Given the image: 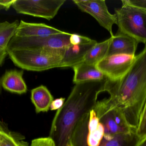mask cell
Wrapping results in <instances>:
<instances>
[{"label": "cell", "mask_w": 146, "mask_h": 146, "mask_svg": "<svg viewBox=\"0 0 146 146\" xmlns=\"http://www.w3.org/2000/svg\"><path fill=\"white\" fill-rule=\"evenodd\" d=\"M107 79L75 84L62 107L57 111L48 137L55 146H67L81 118L93 109L98 96L105 92Z\"/></svg>", "instance_id": "obj_1"}, {"label": "cell", "mask_w": 146, "mask_h": 146, "mask_svg": "<svg viewBox=\"0 0 146 146\" xmlns=\"http://www.w3.org/2000/svg\"><path fill=\"white\" fill-rule=\"evenodd\" d=\"M132 68L123 79L115 82L107 79L105 92L108 99L123 112L129 125L136 130L146 102V44Z\"/></svg>", "instance_id": "obj_2"}, {"label": "cell", "mask_w": 146, "mask_h": 146, "mask_svg": "<svg viewBox=\"0 0 146 146\" xmlns=\"http://www.w3.org/2000/svg\"><path fill=\"white\" fill-rule=\"evenodd\" d=\"M64 49L8 51V55L17 67L28 71H44L59 67Z\"/></svg>", "instance_id": "obj_3"}, {"label": "cell", "mask_w": 146, "mask_h": 146, "mask_svg": "<svg viewBox=\"0 0 146 146\" xmlns=\"http://www.w3.org/2000/svg\"><path fill=\"white\" fill-rule=\"evenodd\" d=\"M115 9L118 29L116 33L126 34L139 43L146 44V11L132 6L126 0Z\"/></svg>", "instance_id": "obj_4"}, {"label": "cell", "mask_w": 146, "mask_h": 146, "mask_svg": "<svg viewBox=\"0 0 146 146\" xmlns=\"http://www.w3.org/2000/svg\"><path fill=\"white\" fill-rule=\"evenodd\" d=\"M93 110L104 127L105 139L136 131L129 125L122 111L112 105L108 99L97 101Z\"/></svg>", "instance_id": "obj_5"}, {"label": "cell", "mask_w": 146, "mask_h": 146, "mask_svg": "<svg viewBox=\"0 0 146 146\" xmlns=\"http://www.w3.org/2000/svg\"><path fill=\"white\" fill-rule=\"evenodd\" d=\"M72 33H62L43 37H20L15 35L10 40L7 51L16 49L43 50L64 49L70 45Z\"/></svg>", "instance_id": "obj_6"}, {"label": "cell", "mask_w": 146, "mask_h": 146, "mask_svg": "<svg viewBox=\"0 0 146 146\" xmlns=\"http://www.w3.org/2000/svg\"><path fill=\"white\" fill-rule=\"evenodd\" d=\"M66 0H15L13 7L18 13L50 21L57 15Z\"/></svg>", "instance_id": "obj_7"}, {"label": "cell", "mask_w": 146, "mask_h": 146, "mask_svg": "<svg viewBox=\"0 0 146 146\" xmlns=\"http://www.w3.org/2000/svg\"><path fill=\"white\" fill-rule=\"evenodd\" d=\"M135 59V55H111L105 57L96 66L109 81L115 82L121 79L129 73Z\"/></svg>", "instance_id": "obj_8"}, {"label": "cell", "mask_w": 146, "mask_h": 146, "mask_svg": "<svg viewBox=\"0 0 146 146\" xmlns=\"http://www.w3.org/2000/svg\"><path fill=\"white\" fill-rule=\"evenodd\" d=\"M73 2L82 12L93 17L111 37L114 36L112 26L117 24L116 15L110 13L105 0H74Z\"/></svg>", "instance_id": "obj_9"}, {"label": "cell", "mask_w": 146, "mask_h": 146, "mask_svg": "<svg viewBox=\"0 0 146 146\" xmlns=\"http://www.w3.org/2000/svg\"><path fill=\"white\" fill-rule=\"evenodd\" d=\"M96 40L76 45H70L66 47L59 67H72L84 61L88 51L97 43Z\"/></svg>", "instance_id": "obj_10"}, {"label": "cell", "mask_w": 146, "mask_h": 146, "mask_svg": "<svg viewBox=\"0 0 146 146\" xmlns=\"http://www.w3.org/2000/svg\"><path fill=\"white\" fill-rule=\"evenodd\" d=\"M64 32L44 23H29L21 20L15 35L20 37H43L62 33Z\"/></svg>", "instance_id": "obj_11"}, {"label": "cell", "mask_w": 146, "mask_h": 146, "mask_svg": "<svg viewBox=\"0 0 146 146\" xmlns=\"http://www.w3.org/2000/svg\"><path fill=\"white\" fill-rule=\"evenodd\" d=\"M74 84L90 81H98L107 79L104 75L98 68L97 66L83 61L73 67Z\"/></svg>", "instance_id": "obj_12"}, {"label": "cell", "mask_w": 146, "mask_h": 146, "mask_svg": "<svg viewBox=\"0 0 146 146\" xmlns=\"http://www.w3.org/2000/svg\"><path fill=\"white\" fill-rule=\"evenodd\" d=\"M139 43L126 34L116 33L113 37L107 56L122 54L135 55Z\"/></svg>", "instance_id": "obj_13"}, {"label": "cell", "mask_w": 146, "mask_h": 146, "mask_svg": "<svg viewBox=\"0 0 146 146\" xmlns=\"http://www.w3.org/2000/svg\"><path fill=\"white\" fill-rule=\"evenodd\" d=\"M23 70H7L1 78V84L5 90L22 94L27 91V87L23 78Z\"/></svg>", "instance_id": "obj_14"}, {"label": "cell", "mask_w": 146, "mask_h": 146, "mask_svg": "<svg viewBox=\"0 0 146 146\" xmlns=\"http://www.w3.org/2000/svg\"><path fill=\"white\" fill-rule=\"evenodd\" d=\"M31 99L37 114L49 110L54 97L46 87L41 85L31 91Z\"/></svg>", "instance_id": "obj_15"}, {"label": "cell", "mask_w": 146, "mask_h": 146, "mask_svg": "<svg viewBox=\"0 0 146 146\" xmlns=\"http://www.w3.org/2000/svg\"><path fill=\"white\" fill-rule=\"evenodd\" d=\"M0 146H31L25 137L9 129L7 123L0 119Z\"/></svg>", "instance_id": "obj_16"}, {"label": "cell", "mask_w": 146, "mask_h": 146, "mask_svg": "<svg viewBox=\"0 0 146 146\" xmlns=\"http://www.w3.org/2000/svg\"><path fill=\"white\" fill-rule=\"evenodd\" d=\"M104 135V129L95 111L89 112L87 142L88 146H99Z\"/></svg>", "instance_id": "obj_17"}, {"label": "cell", "mask_w": 146, "mask_h": 146, "mask_svg": "<svg viewBox=\"0 0 146 146\" xmlns=\"http://www.w3.org/2000/svg\"><path fill=\"white\" fill-rule=\"evenodd\" d=\"M143 140L138 136L136 131L128 134H121L111 138H103L99 146H138Z\"/></svg>", "instance_id": "obj_18"}, {"label": "cell", "mask_w": 146, "mask_h": 146, "mask_svg": "<svg viewBox=\"0 0 146 146\" xmlns=\"http://www.w3.org/2000/svg\"><path fill=\"white\" fill-rule=\"evenodd\" d=\"M113 37H111L110 38L101 43H97L88 51L83 61L89 64L97 65L107 56Z\"/></svg>", "instance_id": "obj_19"}, {"label": "cell", "mask_w": 146, "mask_h": 146, "mask_svg": "<svg viewBox=\"0 0 146 146\" xmlns=\"http://www.w3.org/2000/svg\"><path fill=\"white\" fill-rule=\"evenodd\" d=\"M19 24L18 20L11 23L0 22V49L7 50L9 42L15 35Z\"/></svg>", "instance_id": "obj_20"}, {"label": "cell", "mask_w": 146, "mask_h": 146, "mask_svg": "<svg viewBox=\"0 0 146 146\" xmlns=\"http://www.w3.org/2000/svg\"><path fill=\"white\" fill-rule=\"evenodd\" d=\"M138 136L142 140L146 138V102L140 118L139 126L136 130Z\"/></svg>", "instance_id": "obj_21"}, {"label": "cell", "mask_w": 146, "mask_h": 146, "mask_svg": "<svg viewBox=\"0 0 146 146\" xmlns=\"http://www.w3.org/2000/svg\"><path fill=\"white\" fill-rule=\"evenodd\" d=\"M31 146H55L53 140L48 137L34 139L32 141Z\"/></svg>", "instance_id": "obj_22"}, {"label": "cell", "mask_w": 146, "mask_h": 146, "mask_svg": "<svg viewBox=\"0 0 146 146\" xmlns=\"http://www.w3.org/2000/svg\"><path fill=\"white\" fill-rule=\"evenodd\" d=\"M92 39L85 36L72 33L69 39L70 44L73 45L81 44L91 42Z\"/></svg>", "instance_id": "obj_23"}, {"label": "cell", "mask_w": 146, "mask_h": 146, "mask_svg": "<svg viewBox=\"0 0 146 146\" xmlns=\"http://www.w3.org/2000/svg\"><path fill=\"white\" fill-rule=\"evenodd\" d=\"M66 102L65 98L56 99L53 101L50 105V109L51 111L58 110L61 108Z\"/></svg>", "instance_id": "obj_24"}, {"label": "cell", "mask_w": 146, "mask_h": 146, "mask_svg": "<svg viewBox=\"0 0 146 146\" xmlns=\"http://www.w3.org/2000/svg\"><path fill=\"white\" fill-rule=\"evenodd\" d=\"M129 4L146 11V0H126Z\"/></svg>", "instance_id": "obj_25"}, {"label": "cell", "mask_w": 146, "mask_h": 146, "mask_svg": "<svg viewBox=\"0 0 146 146\" xmlns=\"http://www.w3.org/2000/svg\"><path fill=\"white\" fill-rule=\"evenodd\" d=\"M15 0H6V1H0V8L1 9H4L7 10L11 6H13Z\"/></svg>", "instance_id": "obj_26"}, {"label": "cell", "mask_w": 146, "mask_h": 146, "mask_svg": "<svg viewBox=\"0 0 146 146\" xmlns=\"http://www.w3.org/2000/svg\"><path fill=\"white\" fill-rule=\"evenodd\" d=\"M7 55L8 53L7 50L0 49V61L3 62Z\"/></svg>", "instance_id": "obj_27"}, {"label": "cell", "mask_w": 146, "mask_h": 146, "mask_svg": "<svg viewBox=\"0 0 146 146\" xmlns=\"http://www.w3.org/2000/svg\"><path fill=\"white\" fill-rule=\"evenodd\" d=\"M138 146H146V138Z\"/></svg>", "instance_id": "obj_28"}, {"label": "cell", "mask_w": 146, "mask_h": 146, "mask_svg": "<svg viewBox=\"0 0 146 146\" xmlns=\"http://www.w3.org/2000/svg\"><path fill=\"white\" fill-rule=\"evenodd\" d=\"M67 146H73V144H72V141H71L69 142V143H68V145H67Z\"/></svg>", "instance_id": "obj_29"}, {"label": "cell", "mask_w": 146, "mask_h": 146, "mask_svg": "<svg viewBox=\"0 0 146 146\" xmlns=\"http://www.w3.org/2000/svg\"><path fill=\"white\" fill-rule=\"evenodd\" d=\"M3 63V62L0 61V66ZM0 90H1V89H0Z\"/></svg>", "instance_id": "obj_30"}, {"label": "cell", "mask_w": 146, "mask_h": 146, "mask_svg": "<svg viewBox=\"0 0 146 146\" xmlns=\"http://www.w3.org/2000/svg\"><path fill=\"white\" fill-rule=\"evenodd\" d=\"M1 9H1V8H0V10H1Z\"/></svg>", "instance_id": "obj_31"}]
</instances>
